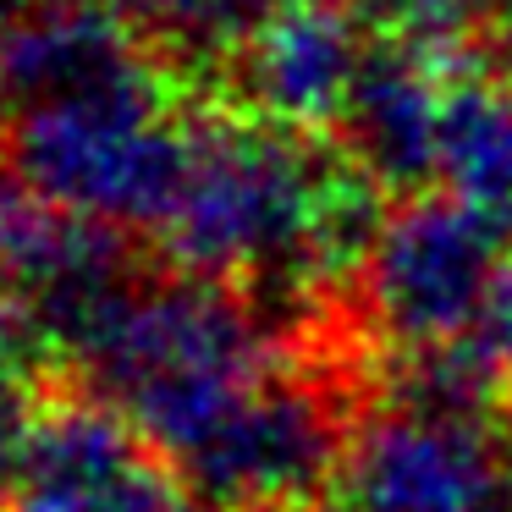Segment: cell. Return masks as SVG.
Here are the masks:
<instances>
[{
    "mask_svg": "<svg viewBox=\"0 0 512 512\" xmlns=\"http://www.w3.org/2000/svg\"><path fill=\"white\" fill-rule=\"evenodd\" d=\"M507 479L496 413L380 391L347 435L325 512H485Z\"/></svg>",
    "mask_w": 512,
    "mask_h": 512,
    "instance_id": "277c9868",
    "label": "cell"
},
{
    "mask_svg": "<svg viewBox=\"0 0 512 512\" xmlns=\"http://www.w3.org/2000/svg\"><path fill=\"white\" fill-rule=\"evenodd\" d=\"M6 512H215L83 391H50Z\"/></svg>",
    "mask_w": 512,
    "mask_h": 512,
    "instance_id": "5b68a950",
    "label": "cell"
},
{
    "mask_svg": "<svg viewBox=\"0 0 512 512\" xmlns=\"http://www.w3.org/2000/svg\"><path fill=\"white\" fill-rule=\"evenodd\" d=\"M441 188L512 232V72L485 45H457L452 56Z\"/></svg>",
    "mask_w": 512,
    "mask_h": 512,
    "instance_id": "9c48e42d",
    "label": "cell"
},
{
    "mask_svg": "<svg viewBox=\"0 0 512 512\" xmlns=\"http://www.w3.org/2000/svg\"><path fill=\"white\" fill-rule=\"evenodd\" d=\"M452 56L457 45L375 34L347 116L336 127V144L397 199L441 188V116Z\"/></svg>",
    "mask_w": 512,
    "mask_h": 512,
    "instance_id": "ba28073f",
    "label": "cell"
},
{
    "mask_svg": "<svg viewBox=\"0 0 512 512\" xmlns=\"http://www.w3.org/2000/svg\"><path fill=\"white\" fill-rule=\"evenodd\" d=\"M485 512H512V479L496 490V496H490V507H485Z\"/></svg>",
    "mask_w": 512,
    "mask_h": 512,
    "instance_id": "9a60e30c",
    "label": "cell"
},
{
    "mask_svg": "<svg viewBox=\"0 0 512 512\" xmlns=\"http://www.w3.org/2000/svg\"><path fill=\"white\" fill-rule=\"evenodd\" d=\"M50 391H28L17 380L0 375V512L17 490V474H23V457H28V441H34V424H39V402Z\"/></svg>",
    "mask_w": 512,
    "mask_h": 512,
    "instance_id": "8fae6325",
    "label": "cell"
},
{
    "mask_svg": "<svg viewBox=\"0 0 512 512\" xmlns=\"http://www.w3.org/2000/svg\"><path fill=\"white\" fill-rule=\"evenodd\" d=\"M496 424H501V446H507V463H512V386H507V397H501Z\"/></svg>",
    "mask_w": 512,
    "mask_h": 512,
    "instance_id": "5bb4252c",
    "label": "cell"
},
{
    "mask_svg": "<svg viewBox=\"0 0 512 512\" xmlns=\"http://www.w3.org/2000/svg\"><path fill=\"white\" fill-rule=\"evenodd\" d=\"M512 254V232L457 193H408L386 210L364 254L358 331L375 336L386 358L430 353L479 336L496 276Z\"/></svg>",
    "mask_w": 512,
    "mask_h": 512,
    "instance_id": "3957f363",
    "label": "cell"
},
{
    "mask_svg": "<svg viewBox=\"0 0 512 512\" xmlns=\"http://www.w3.org/2000/svg\"><path fill=\"white\" fill-rule=\"evenodd\" d=\"M479 342L490 347L501 369L512 375V254L496 276V292H490V309H485V325H479Z\"/></svg>",
    "mask_w": 512,
    "mask_h": 512,
    "instance_id": "7c38bea8",
    "label": "cell"
},
{
    "mask_svg": "<svg viewBox=\"0 0 512 512\" xmlns=\"http://www.w3.org/2000/svg\"><path fill=\"white\" fill-rule=\"evenodd\" d=\"M336 138L232 100H193L188 171L160 226L166 265L248 292L292 325L331 320L391 204Z\"/></svg>",
    "mask_w": 512,
    "mask_h": 512,
    "instance_id": "6da1fadb",
    "label": "cell"
},
{
    "mask_svg": "<svg viewBox=\"0 0 512 512\" xmlns=\"http://www.w3.org/2000/svg\"><path fill=\"white\" fill-rule=\"evenodd\" d=\"M138 270L133 237L56 204L45 188L0 160V292L50 320L61 358L89 309Z\"/></svg>",
    "mask_w": 512,
    "mask_h": 512,
    "instance_id": "52a82bcc",
    "label": "cell"
},
{
    "mask_svg": "<svg viewBox=\"0 0 512 512\" xmlns=\"http://www.w3.org/2000/svg\"><path fill=\"white\" fill-rule=\"evenodd\" d=\"M116 6L188 78V72H226L248 34L287 0H116Z\"/></svg>",
    "mask_w": 512,
    "mask_h": 512,
    "instance_id": "30bf717a",
    "label": "cell"
},
{
    "mask_svg": "<svg viewBox=\"0 0 512 512\" xmlns=\"http://www.w3.org/2000/svg\"><path fill=\"white\" fill-rule=\"evenodd\" d=\"M188 122L193 94L182 89V72H155L0 122V160L67 210L149 237L177 204Z\"/></svg>",
    "mask_w": 512,
    "mask_h": 512,
    "instance_id": "7a4b0ae2",
    "label": "cell"
},
{
    "mask_svg": "<svg viewBox=\"0 0 512 512\" xmlns=\"http://www.w3.org/2000/svg\"><path fill=\"white\" fill-rule=\"evenodd\" d=\"M45 6H83V0H0V17H17V12H45Z\"/></svg>",
    "mask_w": 512,
    "mask_h": 512,
    "instance_id": "4fadbf2b",
    "label": "cell"
},
{
    "mask_svg": "<svg viewBox=\"0 0 512 512\" xmlns=\"http://www.w3.org/2000/svg\"><path fill=\"white\" fill-rule=\"evenodd\" d=\"M380 28L358 0H287L226 67L221 100L298 133L336 138Z\"/></svg>",
    "mask_w": 512,
    "mask_h": 512,
    "instance_id": "8992f818",
    "label": "cell"
}]
</instances>
